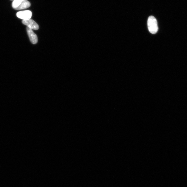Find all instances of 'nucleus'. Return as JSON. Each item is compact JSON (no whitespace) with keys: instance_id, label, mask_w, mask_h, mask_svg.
<instances>
[{"instance_id":"nucleus-1","label":"nucleus","mask_w":187,"mask_h":187,"mask_svg":"<svg viewBox=\"0 0 187 187\" xmlns=\"http://www.w3.org/2000/svg\"><path fill=\"white\" fill-rule=\"evenodd\" d=\"M30 6V3L27 0H14L12 3L13 8L17 10L27 9Z\"/></svg>"},{"instance_id":"nucleus-2","label":"nucleus","mask_w":187,"mask_h":187,"mask_svg":"<svg viewBox=\"0 0 187 187\" xmlns=\"http://www.w3.org/2000/svg\"><path fill=\"white\" fill-rule=\"evenodd\" d=\"M148 27L149 32L152 34L157 33L158 31L157 22L153 16H150L148 19Z\"/></svg>"},{"instance_id":"nucleus-3","label":"nucleus","mask_w":187,"mask_h":187,"mask_svg":"<svg viewBox=\"0 0 187 187\" xmlns=\"http://www.w3.org/2000/svg\"><path fill=\"white\" fill-rule=\"evenodd\" d=\"M16 16L19 19L25 21L31 19L32 16V13L31 11L26 10L20 11L17 13Z\"/></svg>"},{"instance_id":"nucleus-4","label":"nucleus","mask_w":187,"mask_h":187,"mask_svg":"<svg viewBox=\"0 0 187 187\" xmlns=\"http://www.w3.org/2000/svg\"><path fill=\"white\" fill-rule=\"evenodd\" d=\"M22 22L23 24L26 25L27 27L32 30H38L39 29V25L33 19H30L27 20H23Z\"/></svg>"},{"instance_id":"nucleus-5","label":"nucleus","mask_w":187,"mask_h":187,"mask_svg":"<svg viewBox=\"0 0 187 187\" xmlns=\"http://www.w3.org/2000/svg\"><path fill=\"white\" fill-rule=\"evenodd\" d=\"M27 31L31 43L33 44H35L37 43L38 41V37L36 34L33 32V30L27 27Z\"/></svg>"},{"instance_id":"nucleus-6","label":"nucleus","mask_w":187,"mask_h":187,"mask_svg":"<svg viewBox=\"0 0 187 187\" xmlns=\"http://www.w3.org/2000/svg\"><path fill=\"white\" fill-rule=\"evenodd\" d=\"M11 1H12V0H11ZM13 1H14V0H13Z\"/></svg>"}]
</instances>
